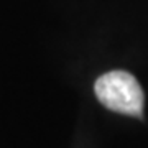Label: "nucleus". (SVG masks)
Instances as JSON below:
<instances>
[{
    "mask_svg": "<svg viewBox=\"0 0 148 148\" xmlns=\"http://www.w3.org/2000/svg\"><path fill=\"white\" fill-rule=\"evenodd\" d=\"M95 95L109 110L142 117L145 95L138 81L127 71H110L101 76L94 86Z\"/></svg>",
    "mask_w": 148,
    "mask_h": 148,
    "instance_id": "obj_1",
    "label": "nucleus"
}]
</instances>
